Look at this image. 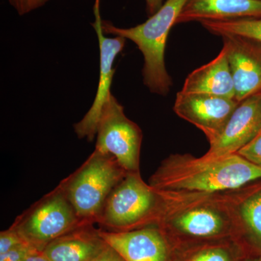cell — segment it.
<instances>
[{
  "label": "cell",
  "instance_id": "9c48e42d",
  "mask_svg": "<svg viewBox=\"0 0 261 261\" xmlns=\"http://www.w3.org/2000/svg\"><path fill=\"white\" fill-rule=\"evenodd\" d=\"M239 103L235 98L178 92L173 111L202 130L210 143L224 129Z\"/></svg>",
  "mask_w": 261,
  "mask_h": 261
},
{
  "label": "cell",
  "instance_id": "603a6c76",
  "mask_svg": "<svg viewBox=\"0 0 261 261\" xmlns=\"http://www.w3.org/2000/svg\"><path fill=\"white\" fill-rule=\"evenodd\" d=\"M89 261H125L116 250L108 245V246Z\"/></svg>",
  "mask_w": 261,
  "mask_h": 261
},
{
  "label": "cell",
  "instance_id": "30bf717a",
  "mask_svg": "<svg viewBox=\"0 0 261 261\" xmlns=\"http://www.w3.org/2000/svg\"><path fill=\"white\" fill-rule=\"evenodd\" d=\"M221 38L232 75L235 99L241 102L261 93V42L241 36Z\"/></svg>",
  "mask_w": 261,
  "mask_h": 261
},
{
  "label": "cell",
  "instance_id": "d6986e66",
  "mask_svg": "<svg viewBox=\"0 0 261 261\" xmlns=\"http://www.w3.org/2000/svg\"><path fill=\"white\" fill-rule=\"evenodd\" d=\"M238 154L261 167V130L248 145L239 151Z\"/></svg>",
  "mask_w": 261,
  "mask_h": 261
},
{
  "label": "cell",
  "instance_id": "4316f807",
  "mask_svg": "<svg viewBox=\"0 0 261 261\" xmlns=\"http://www.w3.org/2000/svg\"><path fill=\"white\" fill-rule=\"evenodd\" d=\"M48 1H49V0H42V5H44Z\"/></svg>",
  "mask_w": 261,
  "mask_h": 261
},
{
  "label": "cell",
  "instance_id": "3957f363",
  "mask_svg": "<svg viewBox=\"0 0 261 261\" xmlns=\"http://www.w3.org/2000/svg\"><path fill=\"white\" fill-rule=\"evenodd\" d=\"M187 0H166L159 11L143 23L130 28H118L108 20H102L105 34L122 37L135 43L143 55L142 76L150 92L166 96L173 86L165 63V51L170 31Z\"/></svg>",
  "mask_w": 261,
  "mask_h": 261
},
{
  "label": "cell",
  "instance_id": "d4e9b609",
  "mask_svg": "<svg viewBox=\"0 0 261 261\" xmlns=\"http://www.w3.org/2000/svg\"><path fill=\"white\" fill-rule=\"evenodd\" d=\"M24 261H50L43 253L42 251H37L29 255Z\"/></svg>",
  "mask_w": 261,
  "mask_h": 261
},
{
  "label": "cell",
  "instance_id": "277c9868",
  "mask_svg": "<svg viewBox=\"0 0 261 261\" xmlns=\"http://www.w3.org/2000/svg\"><path fill=\"white\" fill-rule=\"evenodd\" d=\"M126 171L111 154L94 149L76 171L58 185L84 222L97 223L103 206Z\"/></svg>",
  "mask_w": 261,
  "mask_h": 261
},
{
  "label": "cell",
  "instance_id": "6da1fadb",
  "mask_svg": "<svg viewBox=\"0 0 261 261\" xmlns=\"http://www.w3.org/2000/svg\"><path fill=\"white\" fill-rule=\"evenodd\" d=\"M156 191L159 204L154 226L168 243L237 240L240 189L214 193Z\"/></svg>",
  "mask_w": 261,
  "mask_h": 261
},
{
  "label": "cell",
  "instance_id": "8fae6325",
  "mask_svg": "<svg viewBox=\"0 0 261 261\" xmlns=\"http://www.w3.org/2000/svg\"><path fill=\"white\" fill-rule=\"evenodd\" d=\"M261 130V93L239 103L221 133L213 142L203 157L207 159L238 153Z\"/></svg>",
  "mask_w": 261,
  "mask_h": 261
},
{
  "label": "cell",
  "instance_id": "8992f818",
  "mask_svg": "<svg viewBox=\"0 0 261 261\" xmlns=\"http://www.w3.org/2000/svg\"><path fill=\"white\" fill-rule=\"evenodd\" d=\"M88 223L78 217L59 187L44 195L17 217L10 227L39 251L57 238Z\"/></svg>",
  "mask_w": 261,
  "mask_h": 261
},
{
  "label": "cell",
  "instance_id": "9a60e30c",
  "mask_svg": "<svg viewBox=\"0 0 261 261\" xmlns=\"http://www.w3.org/2000/svg\"><path fill=\"white\" fill-rule=\"evenodd\" d=\"M237 213V240L250 257H261V180L240 189Z\"/></svg>",
  "mask_w": 261,
  "mask_h": 261
},
{
  "label": "cell",
  "instance_id": "52a82bcc",
  "mask_svg": "<svg viewBox=\"0 0 261 261\" xmlns=\"http://www.w3.org/2000/svg\"><path fill=\"white\" fill-rule=\"evenodd\" d=\"M142 137L140 127L127 118L124 108L111 94L98 122L95 149L113 155L128 172H138Z\"/></svg>",
  "mask_w": 261,
  "mask_h": 261
},
{
  "label": "cell",
  "instance_id": "ba28073f",
  "mask_svg": "<svg viewBox=\"0 0 261 261\" xmlns=\"http://www.w3.org/2000/svg\"><path fill=\"white\" fill-rule=\"evenodd\" d=\"M94 18L92 27L97 33L99 47V77L97 93L92 107L80 121L73 125L75 133L80 139L92 142L97 135L98 122L103 106L111 97V87L115 74L113 67L117 56L125 47L127 39L122 37H107L102 29L99 12V0H96L93 8Z\"/></svg>",
  "mask_w": 261,
  "mask_h": 261
},
{
  "label": "cell",
  "instance_id": "2e32d148",
  "mask_svg": "<svg viewBox=\"0 0 261 261\" xmlns=\"http://www.w3.org/2000/svg\"><path fill=\"white\" fill-rule=\"evenodd\" d=\"M169 261H245L247 250L234 238L169 244Z\"/></svg>",
  "mask_w": 261,
  "mask_h": 261
},
{
  "label": "cell",
  "instance_id": "ffe728a7",
  "mask_svg": "<svg viewBox=\"0 0 261 261\" xmlns=\"http://www.w3.org/2000/svg\"><path fill=\"white\" fill-rule=\"evenodd\" d=\"M25 243L23 239L20 238L18 232L10 227L8 229L1 231L0 233V255L9 251L11 249Z\"/></svg>",
  "mask_w": 261,
  "mask_h": 261
},
{
  "label": "cell",
  "instance_id": "7c38bea8",
  "mask_svg": "<svg viewBox=\"0 0 261 261\" xmlns=\"http://www.w3.org/2000/svg\"><path fill=\"white\" fill-rule=\"evenodd\" d=\"M99 234L125 261H169V243L154 225L127 231L99 229Z\"/></svg>",
  "mask_w": 261,
  "mask_h": 261
},
{
  "label": "cell",
  "instance_id": "cb8c5ba5",
  "mask_svg": "<svg viewBox=\"0 0 261 261\" xmlns=\"http://www.w3.org/2000/svg\"><path fill=\"white\" fill-rule=\"evenodd\" d=\"M145 2L146 9L149 16H152L156 12L159 11L164 4V0H145Z\"/></svg>",
  "mask_w": 261,
  "mask_h": 261
},
{
  "label": "cell",
  "instance_id": "5b68a950",
  "mask_svg": "<svg viewBox=\"0 0 261 261\" xmlns=\"http://www.w3.org/2000/svg\"><path fill=\"white\" fill-rule=\"evenodd\" d=\"M157 191L141 177L128 172L105 202L97 224L109 231H127L154 225Z\"/></svg>",
  "mask_w": 261,
  "mask_h": 261
},
{
  "label": "cell",
  "instance_id": "4fadbf2b",
  "mask_svg": "<svg viewBox=\"0 0 261 261\" xmlns=\"http://www.w3.org/2000/svg\"><path fill=\"white\" fill-rule=\"evenodd\" d=\"M261 18V0H187L176 24Z\"/></svg>",
  "mask_w": 261,
  "mask_h": 261
},
{
  "label": "cell",
  "instance_id": "e0dca14e",
  "mask_svg": "<svg viewBox=\"0 0 261 261\" xmlns=\"http://www.w3.org/2000/svg\"><path fill=\"white\" fill-rule=\"evenodd\" d=\"M180 92L235 98L232 75L224 49L222 48L213 61L190 73Z\"/></svg>",
  "mask_w": 261,
  "mask_h": 261
},
{
  "label": "cell",
  "instance_id": "7402d4cb",
  "mask_svg": "<svg viewBox=\"0 0 261 261\" xmlns=\"http://www.w3.org/2000/svg\"><path fill=\"white\" fill-rule=\"evenodd\" d=\"M8 1L20 15L27 14L29 12L43 6L42 0H8Z\"/></svg>",
  "mask_w": 261,
  "mask_h": 261
},
{
  "label": "cell",
  "instance_id": "5bb4252c",
  "mask_svg": "<svg viewBox=\"0 0 261 261\" xmlns=\"http://www.w3.org/2000/svg\"><path fill=\"white\" fill-rule=\"evenodd\" d=\"M94 224H86L57 238L45 247L43 253L50 261H89L102 251L108 244Z\"/></svg>",
  "mask_w": 261,
  "mask_h": 261
},
{
  "label": "cell",
  "instance_id": "ac0fdd59",
  "mask_svg": "<svg viewBox=\"0 0 261 261\" xmlns=\"http://www.w3.org/2000/svg\"><path fill=\"white\" fill-rule=\"evenodd\" d=\"M201 25L214 35H237L261 42V18L211 21L203 20Z\"/></svg>",
  "mask_w": 261,
  "mask_h": 261
},
{
  "label": "cell",
  "instance_id": "44dd1931",
  "mask_svg": "<svg viewBox=\"0 0 261 261\" xmlns=\"http://www.w3.org/2000/svg\"><path fill=\"white\" fill-rule=\"evenodd\" d=\"M39 251L27 243L21 244L0 255V261H24L34 252Z\"/></svg>",
  "mask_w": 261,
  "mask_h": 261
},
{
  "label": "cell",
  "instance_id": "7a4b0ae2",
  "mask_svg": "<svg viewBox=\"0 0 261 261\" xmlns=\"http://www.w3.org/2000/svg\"><path fill=\"white\" fill-rule=\"evenodd\" d=\"M261 180V167L238 153L207 159L173 154L149 178L159 191L214 193L239 190Z\"/></svg>",
  "mask_w": 261,
  "mask_h": 261
},
{
  "label": "cell",
  "instance_id": "484cf974",
  "mask_svg": "<svg viewBox=\"0 0 261 261\" xmlns=\"http://www.w3.org/2000/svg\"><path fill=\"white\" fill-rule=\"evenodd\" d=\"M245 261H261V257H250V258L247 259Z\"/></svg>",
  "mask_w": 261,
  "mask_h": 261
}]
</instances>
